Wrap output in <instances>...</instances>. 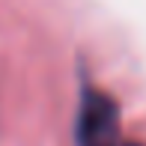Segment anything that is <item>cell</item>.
<instances>
[{"label": "cell", "instance_id": "6da1fadb", "mask_svg": "<svg viewBox=\"0 0 146 146\" xmlns=\"http://www.w3.org/2000/svg\"><path fill=\"white\" fill-rule=\"evenodd\" d=\"M75 146H146L122 131V113L108 90L84 84L75 113Z\"/></svg>", "mask_w": 146, "mask_h": 146}]
</instances>
